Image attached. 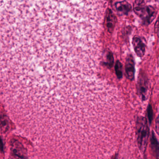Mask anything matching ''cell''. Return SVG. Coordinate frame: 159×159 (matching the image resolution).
Masks as SVG:
<instances>
[{
	"label": "cell",
	"instance_id": "obj_6",
	"mask_svg": "<svg viewBox=\"0 0 159 159\" xmlns=\"http://www.w3.org/2000/svg\"><path fill=\"white\" fill-rule=\"evenodd\" d=\"M115 6L119 14L121 15H127L132 9L131 5L125 1L116 3Z\"/></svg>",
	"mask_w": 159,
	"mask_h": 159
},
{
	"label": "cell",
	"instance_id": "obj_10",
	"mask_svg": "<svg viewBox=\"0 0 159 159\" xmlns=\"http://www.w3.org/2000/svg\"><path fill=\"white\" fill-rule=\"evenodd\" d=\"M113 62H114V58H113V55L111 53H109L107 56V63H108V65L112 66Z\"/></svg>",
	"mask_w": 159,
	"mask_h": 159
},
{
	"label": "cell",
	"instance_id": "obj_9",
	"mask_svg": "<svg viewBox=\"0 0 159 159\" xmlns=\"http://www.w3.org/2000/svg\"><path fill=\"white\" fill-rule=\"evenodd\" d=\"M115 71L118 77L121 78L122 76V66L119 61H118L116 64Z\"/></svg>",
	"mask_w": 159,
	"mask_h": 159
},
{
	"label": "cell",
	"instance_id": "obj_11",
	"mask_svg": "<svg viewBox=\"0 0 159 159\" xmlns=\"http://www.w3.org/2000/svg\"><path fill=\"white\" fill-rule=\"evenodd\" d=\"M148 113L149 121H150V123H151V120L152 119V110L151 108L150 109H149V108H148Z\"/></svg>",
	"mask_w": 159,
	"mask_h": 159
},
{
	"label": "cell",
	"instance_id": "obj_7",
	"mask_svg": "<svg viewBox=\"0 0 159 159\" xmlns=\"http://www.w3.org/2000/svg\"><path fill=\"white\" fill-rule=\"evenodd\" d=\"M116 17L114 14L112 13V11L109 10L107 12V17H106V22H107V26L108 30L110 32L112 31L114 29L115 22Z\"/></svg>",
	"mask_w": 159,
	"mask_h": 159
},
{
	"label": "cell",
	"instance_id": "obj_1",
	"mask_svg": "<svg viewBox=\"0 0 159 159\" xmlns=\"http://www.w3.org/2000/svg\"><path fill=\"white\" fill-rule=\"evenodd\" d=\"M136 122L137 143L140 150L142 153H144L146 150L149 136L147 121L145 118L140 117L137 119Z\"/></svg>",
	"mask_w": 159,
	"mask_h": 159
},
{
	"label": "cell",
	"instance_id": "obj_4",
	"mask_svg": "<svg viewBox=\"0 0 159 159\" xmlns=\"http://www.w3.org/2000/svg\"><path fill=\"white\" fill-rule=\"evenodd\" d=\"M133 44L136 55L142 57L145 52V46L140 37L135 36L133 40Z\"/></svg>",
	"mask_w": 159,
	"mask_h": 159
},
{
	"label": "cell",
	"instance_id": "obj_5",
	"mask_svg": "<svg viewBox=\"0 0 159 159\" xmlns=\"http://www.w3.org/2000/svg\"><path fill=\"white\" fill-rule=\"evenodd\" d=\"M126 75L128 79L132 80L134 78V64L132 57H128L125 65Z\"/></svg>",
	"mask_w": 159,
	"mask_h": 159
},
{
	"label": "cell",
	"instance_id": "obj_8",
	"mask_svg": "<svg viewBox=\"0 0 159 159\" xmlns=\"http://www.w3.org/2000/svg\"><path fill=\"white\" fill-rule=\"evenodd\" d=\"M151 145L152 151L154 153L155 156H156L157 159H158L159 156L158 143L154 133H153L151 138Z\"/></svg>",
	"mask_w": 159,
	"mask_h": 159
},
{
	"label": "cell",
	"instance_id": "obj_2",
	"mask_svg": "<svg viewBox=\"0 0 159 159\" xmlns=\"http://www.w3.org/2000/svg\"><path fill=\"white\" fill-rule=\"evenodd\" d=\"M144 0L135 1V12L144 20L145 22L149 23L154 20L155 16V10L153 7L142 6Z\"/></svg>",
	"mask_w": 159,
	"mask_h": 159
},
{
	"label": "cell",
	"instance_id": "obj_12",
	"mask_svg": "<svg viewBox=\"0 0 159 159\" xmlns=\"http://www.w3.org/2000/svg\"><path fill=\"white\" fill-rule=\"evenodd\" d=\"M3 143L2 141V139H1V137H0V151L3 152Z\"/></svg>",
	"mask_w": 159,
	"mask_h": 159
},
{
	"label": "cell",
	"instance_id": "obj_3",
	"mask_svg": "<svg viewBox=\"0 0 159 159\" xmlns=\"http://www.w3.org/2000/svg\"><path fill=\"white\" fill-rule=\"evenodd\" d=\"M11 150L15 156L20 158H26L27 156L26 149L17 140H12L11 142Z\"/></svg>",
	"mask_w": 159,
	"mask_h": 159
},
{
	"label": "cell",
	"instance_id": "obj_13",
	"mask_svg": "<svg viewBox=\"0 0 159 159\" xmlns=\"http://www.w3.org/2000/svg\"></svg>",
	"mask_w": 159,
	"mask_h": 159
}]
</instances>
